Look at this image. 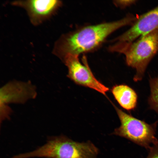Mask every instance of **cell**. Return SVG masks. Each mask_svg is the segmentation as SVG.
Returning a JSON list of instances; mask_svg holds the SVG:
<instances>
[{
  "instance_id": "obj_4",
  "label": "cell",
  "mask_w": 158,
  "mask_h": 158,
  "mask_svg": "<svg viewBox=\"0 0 158 158\" xmlns=\"http://www.w3.org/2000/svg\"><path fill=\"white\" fill-rule=\"evenodd\" d=\"M121 122L112 134L126 138L149 150L158 140L156 137L158 121L152 124L138 119L114 106Z\"/></svg>"
},
{
  "instance_id": "obj_9",
  "label": "cell",
  "mask_w": 158,
  "mask_h": 158,
  "mask_svg": "<svg viewBox=\"0 0 158 158\" xmlns=\"http://www.w3.org/2000/svg\"><path fill=\"white\" fill-rule=\"evenodd\" d=\"M111 91L118 103L124 109L130 111L136 107L138 95L130 86L125 84L116 85L113 87Z\"/></svg>"
},
{
  "instance_id": "obj_6",
  "label": "cell",
  "mask_w": 158,
  "mask_h": 158,
  "mask_svg": "<svg viewBox=\"0 0 158 158\" xmlns=\"http://www.w3.org/2000/svg\"><path fill=\"white\" fill-rule=\"evenodd\" d=\"M12 5L25 10L31 23L37 26L50 18L62 5L58 0H15Z\"/></svg>"
},
{
  "instance_id": "obj_2",
  "label": "cell",
  "mask_w": 158,
  "mask_h": 158,
  "mask_svg": "<svg viewBox=\"0 0 158 158\" xmlns=\"http://www.w3.org/2000/svg\"><path fill=\"white\" fill-rule=\"evenodd\" d=\"M98 149L91 142H78L63 135L48 138L44 145L19 154L18 158H97Z\"/></svg>"
},
{
  "instance_id": "obj_1",
  "label": "cell",
  "mask_w": 158,
  "mask_h": 158,
  "mask_svg": "<svg viewBox=\"0 0 158 158\" xmlns=\"http://www.w3.org/2000/svg\"><path fill=\"white\" fill-rule=\"evenodd\" d=\"M136 17L128 14L120 20L83 26L61 35L55 42L53 54L62 61L70 55L93 51L112 33L125 26L132 25Z\"/></svg>"
},
{
  "instance_id": "obj_8",
  "label": "cell",
  "mask_w": 158,
  "mask_h": 158,
  "mask_svg": "<svg viewBox=\"0 0 158 158\" xmlns=\"http://www.w3.org/2000/svg\"><path fill=\"white\" fill-rule=\"evenodd\" d=\"M36 95L35 87L30 82L12 81L1 89L0 105L11 103L23 104L35 98Z\"/></svg>"
},
{
  "instance_id": "obj_10",
  "label": "cell",
  "mask_w": 158,
  "mask_h": 158,
  "mask_svg": "<svg viewBox=\"0 0 158 158\" xmlns=\"http://www.w3.org/2000/svg\"><path fill=\"white\" fill-rule=\"evenodd\" d=\"M150 94L148 103L150 109L158 114V75L156 77L150 78Z\"/></svg>"
},
{
  "instance_id": "obj_5",
  "label": "cell",
  "mask_w": 158,
  "mask_h": 158,
  "mask_svg": "<svg viewBox=\"0 0 158 158\" xmlns=\"http://www.w3.org/2000/svg\"><path fill=\"white\" fill-rule=\"evenodd\" d=\"M78 56H68L62 60L68 68V77L78 84L106 95L109 88L95 78L88 66L85 56L83 58V65L80 62Z\"/></svg>"
},
{
  "instance_id": "obj_11",
  "label": "cell",
  "mask_w": 158,
  "mask_h": 158,
  "mask_svg": "<svg viewBox=\"0 0 158 158\" xmlns=\"http://www.w3.org/2000/svg\"><path fill=\"white\" fill-rule=\"evenodd\" d=\"M136 1L134 0H116L114 1V3L117 6L124 8L134 4Z\"/></svg>"
},
{
  "instance_id": "obj_3",
  "label": "cell",
  "mask_w": 158,
  "mask_h": 158,
  "mask_svg": "<svg viewBox=\"0 0 158 158\" xmlns=\"http://www.w3.org/2000/svg\"><path fill=\"white\" fill-rule=\"evenodd\" d=\"M108 50L124 55L127 65L136 70L133 80H141L150 61L158 52V29L130 43L115 42Z\"/></svg>"
},
{
  "instance_id": "obj_12",
  "label": "cell",
  "mask_w": 158,
  "mask_h": 158,
  "mask_svg": "<svg viewBox=\"0 0 158 158\" xmlns=\"http://www.w3.org/2000/svg\"><path fill=\"white\" fill-rule=\"evenodd\" d=\"M146 158H158V141L151 147Z\"/></svg>"
},
{
  "instance_id": "obj_7",
  "label": "cell",
  "mask_w": 158,
  "mask_h": 158,
  "mask_svg": "<svg viewBox=\"0 0 158 158\" xmlns=\"http://www.w3.org/2000/svg\"><path fill=\"white\" fill-rule=\"evenodd\" d=\"M158 29V6L138 17L127 30L116 38L115 42L130 43Z\"/></svg>"
}]
</instances>
